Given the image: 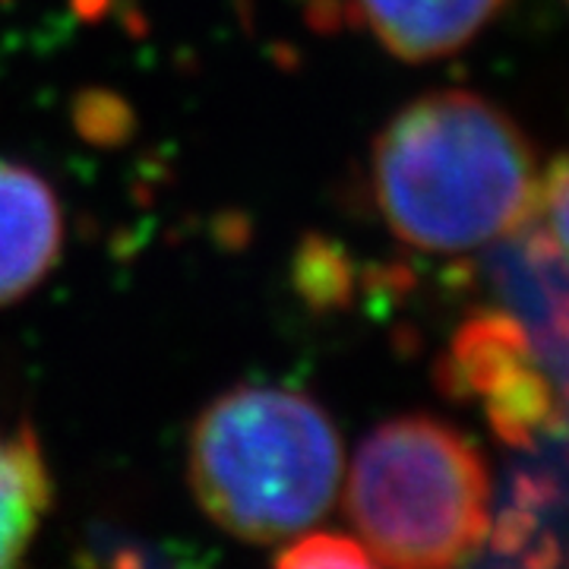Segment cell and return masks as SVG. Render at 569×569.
I'll use <instances>...</instances> for the list:
<instances>
[{
  "label": "cell",
  "mask_w": 569,
  "mask_h": 569,
  "mask_svg": "<svg viewBox=\"0 0 569 569\" xmlns=\"http://www.w3.org/2000/svg\"><path fill=\"white\" fill-rule=\"evenodd\" d=\"M276 569H380L358 541L342 535H307L279 557Z\"/></svg>",
  "instance_id": "cell-8"
},
{
  "label": "cell",
  "mask_w": 569,
  "mask_h": 569,
  "mask_svg": "<svg viewBox=\"0 0 569 569\" xmlns=\"http://www.w3.org/2000/svg\"><path fill=\"white\" fill-rule=\"evenodd\" d=\"M51 507V471L32 427H0V569H20Z\"/></svg>",
  "instance_id": "cell-7"
},
{
  "label": "cell",
  "mask_w": 569,
  "mask_h": 569,
  "mask_svg": "<svg viewBox=\"0 0 569 569\" xmlns=\"http://www.w3.org/2000/svg\"><path fill=\"white\" fill-rule=\"evenodd\" d=\"M387 51L406 61H437L466 48L509 0H348Z\"/></svg>",
  "instance_id": "cell-6"
},
{
  "label": "cell",
  "mask_w": 569,
  "mask_h": 569,
  "mask_svg": "<svg viewBox=\"0 0 569 569\" xmlns=\"http://www.w3.org/2000/svg\"><path fill=\"white\" fill-rule=\"evenodd\" d=\"M545 171L522 127L447 89L406 104L373 142L370 187L387 228L425 253H468L529 222Z\"/></svg>",
  "instance_id": "cell-1"
},
{
  "label": "cell",
  "mask_w": 569,
  "mask_h": 569,
  "mask_svg": "<svg viewBox=\"0 0 569 569\" xmlns=\"http://www.w3.org/2000/svg\"><path fill=\"white\" fill-rule=\"evenodd\" d=\"M342 466L336 425L295 389H231L190 433V488L200 507L253 545L313 529L336 503Z\"/></svg>",
  "instance_id": "cell-2"
},
{
  "label": "cell",
  "mask_w": 569,
  "mask_h": 569,
  "mask_svg": "<svg viewBox=\"0 0 569 569\" xmlns=\"http://www.w3.org/2000/svg\"><path fill=\"white\" fill-rule=\"evenodd\" d=\"M63 216L39 171L0 156V305L26 298L61 260Z\"/></svg>",
  "instance_id": "cell-5"
},
{
  "label": "cell",
  "mask_w": 569,
  "mask_h": 569,
  "mask_svg": "<svg viewBox=\"0 0 569 569\" xmlns=\"http://www.w3.org/2000/svg\"><path fill=\"white\" fill-rule=\"evenodd\" d=\"M346 512L387 569H459L490 535L488 462L440 418H392L355 452Z\"/></svg>",
  "instance_id": "cell-3"
},
{
  "label": "cell",
  "mask_w": 569,
  "mask_h": 569,
  "mask_svg": "<svg viewBox=\"0 0 569 569\" xmlns=\"http://www.w3.org/2000/svg\"><path fill=\"white\" fill-rule=\"evenodd\" d=\"M443 387L478 402L509 447L535 449L563 437L567 355L545 346L503 307L478 313L456 332Z\"/></svg>",
  "instance_id": "cell-4"
}]
</instances>
